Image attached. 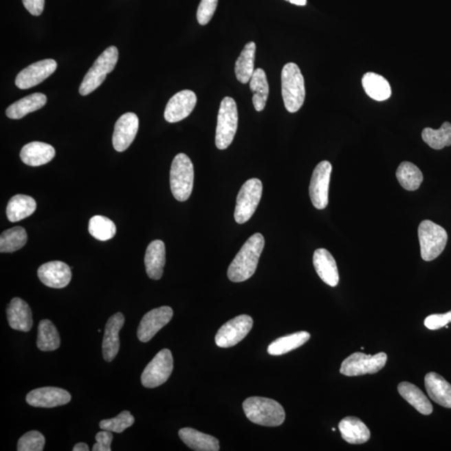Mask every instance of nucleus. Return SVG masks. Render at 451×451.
<instances>
[{
	"instance_id": "30",
	"label": "nucleus",
	"mask_w": 451,
	"mask_h": 451,
	"mask_svg": "<svg viewBox=\"0 0 451 451\" xmlns=\"http://www.w3.org/2000/svg\"><path fill=\"white\" fill-rule=\"evenodd\" d=\"M365 93L377 101L386 100L391 96V87L386 78L374 72L365 74L362 79Z\"/></svg>"
},
{
	"instance_id": "40",
	"label": "nucleus",
	"mask_w": 451,
	"mask_h": 451,
	"mask_svg": "<svg viewBox=\"0 0 451 451\" xmlns=\"http://www.w3.org/2000/svg\"><path fill=\"white\" fill-rule=\"evenodd\" d=\"M45 439L36 430L30 431L19 439L18 451H42L44 450Z\"/></svg>"
},
{
	"instance_id": "16",
	"label": "nucleus",
	"mask_w": 451,
	"mask_h": 451,
	"mask_svg": "<svg viewBox=\"0 0 451 451\" xmlns=\"http://www.w3.org/2000/svg\"><path fill=\"white\" fill-rule=\"evenodd\" d=\"M139 128V119L135 113L128 112L116 122L112 143L119 153L126 151L133 142Z\"/></svg>"
},
{
	"instance_id": "10",
	"label": "nucleus",
	"mask_w": 451,
	"mask_h": 451,
	"mask_svg": "<svg viewBox=\"0 0 451 451\" xmlns=\"http://www.w3.org/2000/svg\"><path fill=\"white\" fill-rule=\"evenodd\" d=\"M173 371V357L169 349H164L147 364L142 375L144 387L153 388L165 384Z\"/></svg>"
},
{
	"instance_id": "35",
	"label": "nucleus",
	"mask_w": 451,
	"mask_h": 451,
	"mask_svg": "<svg viewBox=\"0 0 451 451\" xmlns=\"http://www.w3.org/2000/svg\"><path fill=\"white\" fill-rule=\"evenodd\" d=\"M396 177L402 188L410 192L417 190L424 179L421 170L409 162H404L399 166L396 170Z\"/></svg>"
},
{
	"instance_id": "32",
	"label": "nucleus",
	"mask_w": 451,
	"mask_h": 451,
	"mask_svg": "<svg viewBox=\"0 0 451 451\" xmlns=\"http://www.w3.org/2000/svg\"><path fill=\"white\" fill-rule=\"evenodd\" d=\"M310 338L308 332L301 331L289 334L285 337L278 338L267 348V353L271 355L278 356L285 355L287 353L294 351L307 343Z\"/></svg>"
},
{
	"instance_id": "22",
	"label": "nucleus",
	"mask_w": 451,
	"mask_h": 451,
	"mask_svg": "<svg viewBox=\"0 0 451 451\" xmlns=\"http://www.w3.org/2000/svg\"><path fill=\"white\" fill-rule=\"evenodd\" d=\"M54 155L56 150L52 146L40 142L26 144L21 151V161L30 166L47 164L53 160Z\"/></svg>"
},
{
	"instance_id": "38",
	"label": "nucleus",
	"mask_w": 451,
	"mask_h": 451,
	"mask_svg": "<svg viewBox=\"0 0 451 451\" xmlns=\"http://www.w3.org/2000/svg\"><path fill=\"white\" fill-rule=\"evenodd\" d=\"M89 232L100 241H108L114 238L116 227L111 219L103 216L91 217L89 223Z\"/></svg>"
},
{
	"instance_id": "39",
	"label": "nucleus",
	"mask_w": 451,
	"mask_h": 451,
	"mask_svg": "<svg viewBox=\"0 0 451 451\" xmlns=\"http://www.w3.org/2000/svg\"><path fill=\"white\" fill-rule=\"evenodd\" d=\"M135 422L134 416L129 411H122L115 418L103 419L100 422L101 430L111 431V432L122 433L127 428Z\"/></svg>"
},
{
	"instance_id": "33",
	"label": "nucleus",
	"mask_w": 451,
	"mask_h": 451,
	"mask_svg": "<svg viewBox=\"0 0 451 451\" xmlns=\"http://www.w3.org/2000/svg\"><path fill=\"white\" fill-rule=\"evenodd\" d=\"M60 346V337L56 327L48 320L40 322L38 328L37 347L40 351H56Z\"/></svg>"
},
{
	"instance_id": "36",
	"label": "nucleus",
	"mask_w": 451,
	"mask_h": 451,
	"mask_svg": "<svg viewBox=\"0 0 451 451\" xmlns=\"http://www.w3.org/2000/svg\"><path fill=\"white\" fill-rule=\"evenodd\" d=\"M422 139L434 150H441L451 146V124L445 122L439 130L425 128L422 131Z\"/></svg>"
},
{
	"instance_id": "25",
	"label": "nucleus",
	"mask_w": 451,
	"mask_h": 451,
	"mask_svg": "<svg viewBox=\"0 0 451 451\" xmlns=\"http://www.w3.org/2000/svg\"><path fill=\"white\" fill-rule=\"evenodd\" d=\"M338 429L342 438L349 444H364L371 439V431L367 426L361 419L352 416L342 419Z\"/></svg>"
},
{
	"instance_id": "15",
	"label": "nucleus",
	"mask_w": 451,
	"mask_h": 451,
	"mask_svg": "<svg viewBox=\"0 0 451 451\" xmlns=\"http://www.w3.org/2000/svg\"><path fill=\"white\" fill-rule=\"evenodd\" d=\"M197 96L192 91L184 89L177 93L167 103L164 118L167 122L176 123L188 118L197 104Z\"/></svg>"
},
{
	"instance_id": "12",
	"label": "nucleus",
	"mask_w": 451,
	"mask_h": 451,
	"mask_svg": "<svg viewBox=\"0 0 451 451\" xmlns=\"http://www.w3.org/2000/svg\"><path fill=\"white\" fill-rule=\"evenodd\" d=\"M332 165L322 161L315 167L309 186L311 201L317 209H324L329 204V188Z\"/></svg>"
},
{
	"instance_id": "34",
	"label": "nucleus",
	"mask_w": 451,
	"mask_h": 451,
	"mask_svg": "<svg viewBox=\"0 0 451 451\" xmlns=\"http://www.w3.org/2000/svg\"><path fill=\"white\" fill-rule=\"evenodd\" d=\"M250 89L254 93L252 103L256 111H262L266 107L270 85H268L265 72L263 69H256L250 80Z\"/></svg>"
},
{
	"instance_id": "29",
	"label": "nucleus",
	"mask_w": 451,
	"mask_h": 451,
	"mask_svg": "<svg viewBox=\"0 0 451 451\" xmlns=\"http://www.w3.org/2000/svg\"><path fill=\"white\" fill-rule=\"evenodd\" d=\"M36 201L34 198L19 194L11 198L6 208L8 219L11 223H16L32 215L36 212Z\"/></svg>"
},
{
	"instance_id": "9",
	"label": "nucleus",
	"mask_w": 451,
	"mask_h": 451,
	"mask_svg": "<svg viewBox=\"0 0 451 451\" xmlns=\"http://www.w3.org/2000/svg\"><path fill=\"white\" fill-rule=\"evenodd\" d=\"M387 360L386 353H379L375 355L363 353H352L342 363L340 373L349 377L376 374L384 367Z\"/></svg>"
},
{
	"instance_id": "17",
	"label": "nucleus",
	"mask_w": 451,
	"mask_h": 451,
	"mask_svg": "<svg viewBox=\"0 0 451 451\" xmlns=\"http://www.w3.org/2000/svg\"><path fill=\"white\" fill-rule=\"evenodd\" d=\"M72 395L63 388L43 387L30 391L26 396L30 406L38 408H54L71 402Z\"/></svg>"
},
{
	"instance_id": "24",
	"label": "nucleus",
	"mask_w": 451,
	"mask_h": 451,
	"mask_svg": "<svg viewBox=\"0 0 451 451\" xmlns=\"http://www.w3.org/2000/svg\"><path fill=\"white\" fill-rule=\"evenodd\" d=\"M166 264V248L161 240H155L147 247L145 255L146 274L153 280L161 279Z\"/></svg>"
},
{
	"instance_id": "20",
	"label": "nucleus",
	"mask_w": 451,
	"mask_h": 451,
	"mask_svg": "<svg viewBox=\"0 0 451 451\" xmlns=\"http://www.w3.org/2000/svg\"><path fill=\"white\" fill-rule=\"evenodd\" d=\"M7 318L10 328L18 331L29 332L33 327L32 312L28 303L14 298L7 308Z\"/></svg>"
},
{
	"instance_id": "26",
	"label": "nucleus",
	"mask_w": 451,
	"mask_h": 451,
	"mask_svg": "<svg viewBox=\"0 0 451 451\" xmlns=\"http://www.w3.org/2000/svg\"><path fill=\"white\" fill-rule=\"evenodd\" d=\"M179 437L188 446L190 449L196 451H219L220 450L219 441L215 437L192 428H184L179 430Z\"/></svg>"
},
{
	"instance_id": "11",
	"label": "nucleus",
	"mask_w": 451,
	"mask_h": 451,
	"mask_svg": "<svg viewBox=\"0 0 451 451\" xmlns=\"http://www.w3.org/2000/svg\"><path fill=\"white\" fill-rule=\"evenodd\" d=\"M254 320L243 314L232 318L221 327L216 334V344L220 348H230L240 343L251 331Z\"/></svg>"
},
{
	"instance_id": "4",
	"label": "nucleus",
	"mask_w": 451,
	"mask_h": 451,
	"mask_svg": "<svg viewBox=\"0 0 451 451\" xmlns=\"http://www.w3.org/2000/svg\"><path fill=\"white\" fill-rule=\"evenodd\" d=\"M194 167L190 159L184 153L175 157L170 167V184L173 196L179 201L188 199L192 192Z\"/></svg>"
},
{
	"instance_id": "45",
	"label": "nucleus",
	"mask_w": 451,
	"mask_h": 451,
	"mask_svg": "<svg viewBox=\"0 0 451 451\" xmlns=\"http://www.w3.org/2000/svg\"><path fill=\"white\" fill-rule=\"evenodd\" d=\"M89 450L88 445L85 443H78L74 446L73 451H88Z\"/></svg>"
},
{
	"instance_id": "13",
	"label": "nucleus",
	"mask_w": 451,
	"mask_h": 451,
	"mask_svg": "<svg viewBox=\"0 0 451 451\" xmlns=\"http://www.w3.org/2000/svg\"><path fill=\"white\" fill-rule=\"evenodd\" d=\"M173 310L170 307L163 306L161 308L151 310L144 315L140 322L138 337L142 343H147L155 334L172 320Z\"/></svg>"
},
{
	"instance_id": "41",
	"label": "nucleus",
	"mask_w": 451,
	"mask_h": 451,
	"mask_svg": "<svg viewBox=\"0 0 451 451\" xmlns=\"http://www.w3.org/2000/svg\"><path fill=\"white\" fill-rule=\"evenodd\" d=\"M219 0H201L197 9V21L201 25H208L217 10Z\"/></svg>"
},
{
	"instance_id": "27",
	"label": "nucleus",
	"mask_w": 451,
	"mask_h": 451,
	"mask_svg": "<svg viewBox=\"0 0 451 451\" xmlns=\"http://www.w3.org/2000/svg\"><path fill=\"white\" fill-rule=\"evenodd\" d=\"M47 102V97L42 93H34L11 104L6 110L10 119L19 120L25 118L31 112L40 110Z\"/></svg>"
},
{
	"instance_id": "3",
	"label": "nucleus",
	"mask_w": 451,
	"mask_h": 451,
	"mask_svg": "<svg viewBox=\"0 0 451 451\" xmlns=\"http://www.w3.org/2000/svg\"><path fill=\"white\" fill-rule=\"evenodd\" d=\"M282 96L287 111L295 113L305 103L306 91L305 79L300 69L294 63H287L283 68Z\"/></svg>"
},
{
	"instance_id": "23",
	"label": "nucleus",
	"mask_w": 451,
	"mask_h": 451,
	"mask_svg": "<svg viewBox=\"0 0 451 451\" xmlns=\"http://www.w3.org/2000/svg\"><path fill=\"white\" fill-rule=\"evenodd\" d=\"M425 386L431 399L445 408H451V384L441 375L431 372L426 375Z\"/></svg>"
},
{
	"instance_id": "5",
	"label": "nucleus",
	"mask_w": 451,
	"mask_h": 451,
	"mask_svg": "<svg viewBox=\"0 0 451 451\" xmlns=\"http://www.w3.org/2000/svg\"><path fill=\"white\" fill-rule=\"evenodd\" d=\"M119 52L116 46H110L97 58L81 83L79 91L85 96L96 91L104 82L108 74L112 72L118 61Z\"/></svg>"
},
{
	"instance_id": "14",
	"label": "nucleus",
	"mask_w": 451,
	"mask_h": 451,
	"mask_svg": "<svg viewBox=\"0 0 451 451\" xmlns=\"http://www.w3.org/2000/svg\"><path fill=\"white\" fill-rule=\"evenodd\" d=\"M56 69V61L52 59L36 62L18 74L15 85L21 89L32 88L47 79Z\"/></svg>"
},
{
	"instance_id": "28",
	"label": "nucleus",
	"mask_w": 451,
	"mask_h": 451,
	"mask_svg": "<svg viewBox=\"0 0 451 451\" xmlns=\"http://www.w3.org/2000/svg\"><path fill=\"white\" fill-rule=\"evenodd\" d=\"M398 391L399 395L419 413L425 415L432 413V404L429 402L426 395L415 384L409 382L400 383Z\"/></svg>"
},
{
	"instance_id": "6",
	"label": "nucleus",
	"mask_w": 451,
	"mask_h": 451,
	"mask_svg": "<svg viewBox=\"0 0 451 451\" xmlns=\"http://www.w3.org/2000/svg\"><path fill=\"white\" fill-rule=\"evenodd\" d=\"M239 125V111L235 100L225 97L221 100L216 130V146L219 150L227 149L235 138Z\"/></svg>"
},
{
	"instance_id": "31",
	"label": "nucleus",
	"mask_w": 451,
	"mask_h": 451,
	"mask_svg": "<svg viewBox=\"0 0 451 451\" xmlns=\"http://www.w3.org/2000/svg\"><path fill=\"white\" fill-rule=\"evenodd\" d=\"M256 45L254 42L248 43L241 52L239 59L235 64V74L236 79L242 84L250 82L254 75Z\"/></svg>"
},
{
	"instance_id": "46",
	"label": "nucleus",
	"mask_w": 451,
	"mask_h": 451,
	"mask_svg": "<svg viewBox=\"0 0 451 451\" xmlns=\"http://www.w3.org/2000/svg\"><path fill=\"white\" fill-rule=\"evenodd\" d=\"M286 1L298 6H305L307 5V0H286Z\"/></svg>"
},
{
	"instance_id": "19",
	"label": "nucleus",
	"mask_w": 451,
	"mask_h": 451,
	"mask_svg": "<svg viewBox=\"0 0 451 451\" xmlns=\"http://www.w3.org/2000/svg\"><path fill=\"white\" fill-rule=\"evenodd\" d=\"M125 324V318L122 313H118L107 321L102 343L104 360L111 362L115 359L120 349L119 333Z\"/></svg>"
},
{
	"instance_id": "43",
	"label": "nucleus",
	"mask_w": 451,
	"mask_h": 451,
	"mask_svg": "<svg viewBox=\"0 0 451 451\" xmlns=\"http://www.w3.org/2000/svg\"><path fill=\"white\" fill-rule=\"evenodd\" d=\"M96 443L93 446V451H111V444L113 439L111 431L104 430L96 435Z\"/></svg>"
},
{
	"instance_id": "44",
	"label": "nucleus",
	"mask_w": 451,
	"mask_h": 451,
	"mask_svg": "<svg viewBox=\"0 0 451 451\" xmlns=\"http://www.w3.org/2000/svg\"><path fill=\"white\" fill-rule=\"evenodd\" d=\"M25 9L34 16H38L45 8V0H22Z\"/></svg>"
},
{
	"instance_id": "8",
	"label": "nucleus",
	"mask_w": 451,
	"mask_h": 451,
	"mask_svg": "<svg viewBox=\"0 0 451 451\" xmlns=\"http://www.w3.org/2000/svg\"><path fill=\"white\" fill-rule=\"evenodd\" d=\"M263 195V184L258 178H252L245 182L240 189L234 212V219L239 224L247 223L254 215Z\"/></svg>"
},
{
	"instance_id": "37",
	"label": "nucleus",
	"mask_w": 451,
	"mask_h": 451,
	"mask_svg": "<svg viewBox=\"0 0 451 451\" xmlns=\"http://www.w3.org/2000/svg\"><path fill=\"white\" fill-rule=\"evenodd\" d=\"M27 233L25 228L15 227L2 232L0 236V252H14L21 250L27 243Z\"/></svg>"
},
{
	"instance_id": "42",
	"label": "nucleus",
	"mask_w": 451,
	"mask_h": 451,
	"mask_svg": "<svg viewBox=\"0 0 451 451\" xmlns=\"http://www.w3.org/2000/svg\"><path fill=\"white\" fill-rule=\"evenodd\" d=\"M451 322V311L443 314H431L425 320V326L430 330H437Z\"/></svg>"
},
{
	"instance_id": "18",
	"label": "nucleus",
	"mask_w": 451,
	"mask_h": 451,
	"mask_svg": "<svg viewBox=\"0 0 451 451\" xmlns=\"http://www.w3.org/2000/svg\"><path fill=\"white\" fill-rule=\"evenodd\" d=\"M38 277L45 286L52 289H63L71 283V267L60 261L43 264L38 270Z\"/></svg>"
},
{
	"instance_id": "7",
	"label": "nucleus",
	"mask_w": 451,
	"mask_h": 451,
	"mask_svg": "<svg viewBox=\"0 0 451 451\" xmlns=\"http://www.w3.org/2000/svg\"><path fill=\"white\" fill-rule=\"evenodd\" d=\"M418 234L421 256L425 261H432L444 251L448 234L441 226L432 221H423L419 226Z\"/></svg>"
},
{
	"instance_id": "2",
	"label": "nucleus",
	"mask_w": 451,
	"mask_h": 451,
	"mask_svg": "<svg viewBox=\"0 0 451 451\" xmlns=\"http://www.w3.org/2000/svg\"><path fill=\"white\" fill-rule=\"evenodd\" d=\"M243 407L247 418L256 425L275 427L285 421V409L272 399L250 397L245 400Z\"/></svg>"
},
{
	"instance_id": "1",
	"label": "nucleus",
	"mask_w": 451,
	"mask_h": 451,
	"mask_svg": "<svg viewBox=\"0 0 451 451\" xmlns=\"http://www.w3.org/2000/svg\"><path fill=\"white\" fill-rule=\"evenodd\" d=\"M265 240L261 233H255L241 248L230 264L228 277L233 283L247 281L255 274Z\"/></svg>"
},
{
	"instance_id": "21",
	"label": "nucleus",
	"mask_w": 451,
	"mask_h": 451,
	"mask_svg": "<svg viewBox=\"0 0 451 451\" xmlns=\"http://www.w3.org/2000/svg\"><path fill=\"white\" fill-rule=\"evenodd\" d=\"M313 262L315 270L322 281L330 287H336L340 282V275L332 254L324 248H320L314 252Z\"/></svg>"
}]
</instances>
